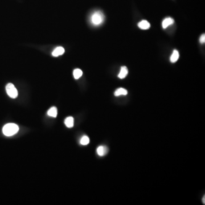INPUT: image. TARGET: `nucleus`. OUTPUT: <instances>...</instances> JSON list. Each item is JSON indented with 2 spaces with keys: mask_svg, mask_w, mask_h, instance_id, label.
I'll return each mask as SVG.
<instances>
[{
  "mask_svg": "<svg viewBox=\"0 0 205 205\" xmlns=\"http://www.w3.org/2000/svg\"><path fill=\"white\" fill-rule=\"evenodd\" d=\"M19 131L18 126L14 123H9L4 125L2 129L3 133L7 136H12Z\"/></svg>",
  "mask_w": 205,
  "mask_h": 205,
  "instance_id": "obj_1",
  "label": "nucleus"
},
{
  "mask_svg": "<svg viewBox=\"0 0 205 205\" xmlns=\"http://www.w3.org/2000/svg\"><path fill=\"white\" fill-rule=\"evenodd\" d=\"M104 20V16L102 12L96 11L94 12L91 17L90 21L91 23L94 26H99L102 23Z\"/></svg>",
  "mask_w": 205,
  "mask_h": 205,
  "instance_id": "obj_2",
  "label": "nucleus"
},
{
  "mask_svg": "<svg viewBox=\"0 0 205 205\" xmlns=\"http://www.w3.org/2000/svg\"><path fill=\"white\" fill-rule=\"evenodd\" d=\"M6 91L7 95L12 99H15L18 96V91L12 83H8L6 86Z\"/></svg>",
  "mask_w": 205,
  "mask_h": 205,
  "instance_id": "obj_3",
  "label": "nucleus"
},
{
  "mask_svg": "<svg viewBox=\"0 0 205 205\" xmlns=\"http://www.w3.org/2000/svg\"><path fill=\"white\" fill-rule=\"evenodd\" d=\"M65 49L63 47H61V46H59V47H56L53 51L52 52V55L53 57H58L59 55H63L64 53H65Z\"/></svg>",
  "mask_w": 205,
  "mask_h": 205,
  "instance_id": "obj_4",
  "label": "nucleus"
},
{
  "mask_svg": "<svg viewBox=\"0 0 205 205\" xmlns=\"http://www.w3.org/2000/svg\"><path fill=\"white\" fill-rule=\"evenodd\" d=\"M108 148L105 146H100L97 149V153L99 156H104L108 153Z\"/></svg>",
  "mask_w": 205,
  "mask_h": 205,
  "instance_id": "obj_5",
  "label": "nucleus"
},
{
  "mask_svg": "<svg viewBox=\"0 0 205 205\" xmlns=\"http://www.w3.org/2000/svg\"><path fill=\"white\" fill-rule=\"evenodd\" d=\"M128 73V70L127 67L126 66H123L121 68L120 73L118 75V77L120 79H124Z\"/></svg>",
  "mask_w": 205,
  "mask_h": 205,
  "instance_id": "obj_6",
  "label": "nucleus"
},
{
  "mask_svg": "<svg viewBox=\"0 0 205 205\" xmlns=\"http://www.w3.org/2000/svg\"><path fill=\"white\" fill-rule=\"evenodd\" d=\"M174 22V21L173 18H165L163 22H162V28L164 29H166V28H168L169 26L173 24V23Z\"/></svg>",
  "mask_w": 205,
  "mask_h": 205,
  "instance_id": "obj_7",
  "label": "nucleus"
},
{
  "mask_svg": "<svg viewBox=\"0 0 205 205\" xmlns=\"http://www.w3.org/2000/svg\"><path fill=\"white\" fill-rule=\"evenodd\" d=\"M138 26L141 29L147 30L150 28V25L146 20H142L138 23Z\"/></svg>",
  "mask_w": 205,
  "mask_h": 205,
  "instance_id": "obj_8",
  "label": "nucleus"
},
{
  "mask_svg": "<svg viewBox=\"0 0 205 205\" xmlns=\"http://www.w3.org/2000/svg\"><path fill=\"white\" fill-rule=\"evenodd\" d=\"M74 120L73 118L71 116L67 117L65 120V124H66V126L68 128H72L73 127Z\"/></svg>",
  "mask_w": 205,
  "mask_h": 205,
  "instance_id": "obj_9",
  "label": "nucleus"
},
{
  "mask_svg": "<svg viewBox=\"0 0 205 205\" xmlns=\"http://www.w3.org/2000/svg\"><path fill=\"white\" fill-rule=\"evenodd\" d=\"M179 56H180V55H179L178 51L176 50H174L173 52L172 56L170 57V62L172 63H175L179 58Z\"/></svg>",
  "mask_w": 205,
  "mask_h": 205,
  "instance_id": "obj_10",
  "label": "nucleus"
},
{
  "mask_svg": "<svg viewBox=\"0 0 205 205\" xmlns=\"http://www.w3.org/2000/svg\"><path fill=\"white\" fill-rule=\"evenodd\" d=\"M47 115L51 117H56L57 116V108L52 107L47 111Z\"/></svg>",
  "mask_w": 205,
  "mask_h": 205,
  "instance_id": "obj_11",
  "label": "nucleus"
},
{
  "mask_svg": "<svg viewBox=\"0 0 205 205\" xmlns=\"http://www.w3.org/2000/svg\"><path fill=\"white\" fill-rule=\"evenodd\" d=\"M127 94H128V92L126 89L123 88H120L117 89V90L115 92L114 94L116 96H118L120 95H127Z\"/></svg>",
  "mask_w": 205,
  "mask_h": 205,
  "instance_id": "obj_12",
  "label": "nucleus"
},
{
  "mask_svg": "<svg viewBox=\"0 0 205 205\" xmlns=\"http://www.w3.org/2000/svg\"><path fill=\"white\" fill-rule=\"evenodd\" d=\"M83 75V72L79 68H76L73 70V75L75 79H78Z\"/></svg>",
  "mask_w": 205,
  "mask_h": 205,
  "instance_id": "obj_13",
  "label": "nucleus"
},
{
  "mask_svg": "<svg viewBox=\"0 0 205 205\" xmlns=\"http://www.w3.org/2000/svg\"><path fill=\"white\" fill-rule=\"evenodd\" d=\"M89 142V139L87 136H84L81 140V144L83 145H86Z\"/></svg>",
  "mask_w": 205,
  "mask_h": 205,
  "instance_id": "obj_14",
  "label": "nucleus"
},
{
  "mask_svg": "<svg viewBox=\"0 0 205 205\" xmlns=\"http://www.w3.org/2000/svg\"><path fill=\"white\" fill-rule=\"evenodd\" d=\"M199 41H200V42H201V44H204L205 43V34H202L201 36V37H200V39H199Z\"/></svg>",
  "mask_w": 205,
  "mask_h": 205,
  "instance_id": "obj_15",
  "label": "nucleus"
},
{
  "mask_svg": "<svg viewBox=\"0 0 205 205\" xmlns=\"http://www.w3.org/2000/svg\"><path fill=\"white\" fill-rule=\"evenodd\" d=\"M202 201H203V203H204V204L205 205V197L204 196V198H203V199H202Z\"/></svg>",
  "mask_w": 205,
  "mask_h": 205,
  "instance_id": "obj_16",
  "label": "nucleus"
}]
</instances>
